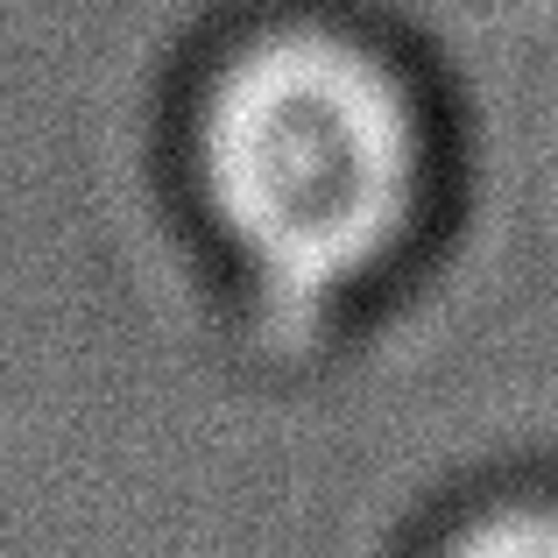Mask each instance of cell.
<instances>
[{
    "mask_svg": "<svg viewBox=\"0 0 558 558\" xmlns=\"http://www.w3.org/2000/svg\"><path fill=\"white\" fill-rule=\"evenodd\" d=\"M205 184L290 298L361 276L410 205V121L361 50L276 36L227 71L205 113Z\"/></svg>",
    "mask_w": 558,
    "mask_h": 558,
    "instance_id": "6da1fadb",
    "label": "cell"
},
{
    "mask_svg": "<svg viewBox=\"0 0 558 558\" xmlns=\"http://www.w3.org/2000/svg\"><path fill=\"white\" fill-rule=\"evenodd\" d=\"M452 558H558V517H502L474 531Z\"/></svg>",
    "mask_w": 558,
    "mask_h": 558,
    "instance_id": "7a4b0ae2",
    "label": "cell"
}]
</instances>
